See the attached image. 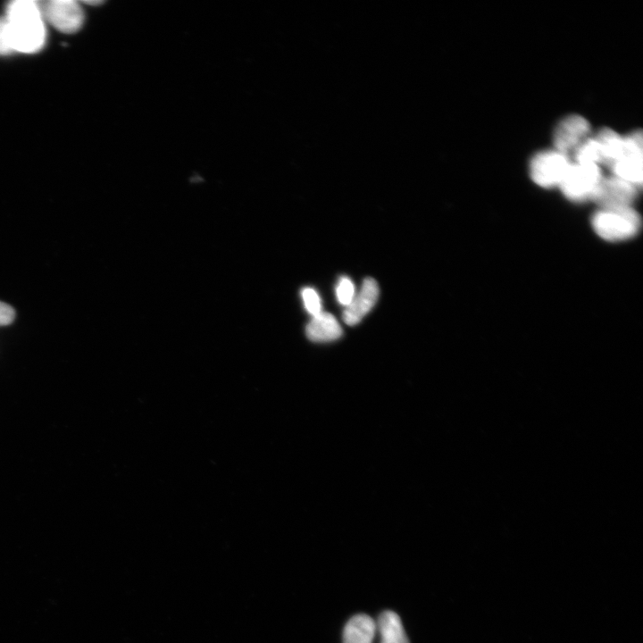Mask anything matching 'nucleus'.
Returning <instances> with one entry per match:
<instances>
[{
    "label": "nucleus",
    "instance_id": "f257e3e1",
    "mask_svg": "<svg viewBox=\"0 0 643 643\" xmlns=\"http://www.w3.org/2000/svg\"><path fill=\"white\" fill-rule=\"evenodd\" d=\"M5 19L13 51L35 53L42 48L46 29L43 13L38 3L30 0L10 3Z\"/></svg>",
    "mask_w": 643,
    "mask_h": 643
},
{
    "label": "nucleus",
    "instance_id": "f03ea898",
    "mask_svg": "<svg viewBox=\"0 0 643 643\" xmlns=\"http://www.w3.org/2000/svg\"><path fill=\"white\" fill-rule=\"evenodd\" d=\"M591 223L601 238L619 242L634 237L640 229L641 220L632 207L599 208L594 213Z\"/></svg>",
    "mask_w": 643,
    "mask_h": 643
},
{
    "label": "nucleus",
    "instance_id": "7ed1b4c3",
    "mask_svg": "<svg viewBox=\"0 0 643 643\" xmlns=\"http://www.w3.org/2000/svg\"><path fill=\"white\" fill-rule=\"evenodd\" d=\"M603 178L598 165L571 163L559 188L571 201L580 203L593 200Z\"/></svg>",
    "mask_w": 643,
    "mask_h": 643
},
{
    "label": "nucleus",
    "instance_id": "20e7f679",
    "mask_svg": "<svg viewBox=\"0 0 643 643\" xmlns=\"http://www.w3.org/2000/svg\"><path fill=\"white\" fill-rule=\"evenodd\" d=\"M571 161L567 154L556 150H543L530 161L529 172L535 184L541 188L559 187Z\"/></svg>",
    "mask_w": 643,
    "mask_h": 643
},
{
    "label": "nucleus",
    "instance_id": "39448f33",
    "mask_svg": "<svg viewBox=\"0 0 643 643\" xmlns=\"http://www.w3.org/2000/svg\"><path fill=\"white\" fill-rule=\"evenodd\" d=\"M613 175L637 188L642 184V134L635 131L623 137V149L610 166Z\"/></svg>",
    "mask_w": 643,
    "mask_h": 643
},
{
    "label": "nucleus",
    "instance_id": "423d86ee",
    "mask_svg": "<svg viewBox=\"0 0 643 643\" xmlns=\"http://www.w3.org/2000/svg\"><path fill=\"white\" fill-rule=\"evenodd\" d=\"M589 121L580 114H570L556 124L553 132L554 148L569 154L590 135Z\"/></svg>",
    "mask_w": 643,
    "mask_h": 643
},
{
    "label": "nucleus",
    "instance_id": "0eeeda50",
    "mask_svg": "<svg viewBox=\"0 0 643 643\" xmlns=\"http://www.w3.org/2000/svg\"><path fill=\"white\" fill-rule=\"evenodd\" d=\"M636 186L614 175L604 177L593 197L599 208L631 207L638 194Z\"/></svg>",
    "mask_w": 643,
    "mask_h": 643
},
{
    "label": "nucleus",
    "instance_id": "6e6552de",
    "mask_svg": "<svg viewBox=\"0 0 643 643\" xmlns=\"http://www.w3.org/2000/svg\"><path fill=\"white\" fill-rule=\"evenodd\" d=\"M47 21L63 33H73L82 25L84 15L80 5L72 0H51L42 11Z\"/></svg>",
    "mask_w": 643,
    "mask_h": 643
},
{
    "label": "nucleus",
    "instance_id": "1a4fd4ad",
    "mask_svg": "<svg viewBox=\"0 0 643 643\" xmlns=\"http://www.w3.org/2000/svg\"><path fill=\"white\" fill-rule=\"evenodd\" d=\"M379 286L372 278H366L356 296L346 306L343 320L346 324H357L374 306L379 296Z\"/></svg>",
    "mask_w": 643,
    "mask_h": 643
},
{
    "label": "nucleus",
    "instance_id": "9d476101",
    "mask_svg": "<svg viewBox=\"0 0 643 643\" xmlns=\"http://www.w3.org/2000/svg\"><path fill=\"white\" fill-rule=\"evenodd\" d=\"M341 335V326L330 313L321 312L314 315L306 326V336L313 342L332 341Z\"/></svg>",
    "mask_w": 643,
    "mask_h": 643
},
{
    "label": "nucleus",
    "instance_id": "9b49d317",
    "mask_svg": "<svg viewBox=\"0 0 643 643\" xmlns=\"http://www.w3.org/2000/svg\"><path fill=\"white\" fill-rule=\"evenodd\" d=\"M376 630L373 619L367 614H356L345 626L343 643H372Z\"/></svg>",
    "mask_w": 643,
    "mask_h": 643
},
{
    "label": "nucleus",
    "instance_id": "f8f14e48",
    "mask_svg": "<svg viewBox=\"0 0 643 643\" xmlns=\"http://www.w3.org/2000/svg\"><path fill=\"white\" fill-rule=\"evenodd\" d=\"M600 153L601 164L610 166L619 158L623 149V137L605 128L594 136Z\"/></svg>",
    "mask_w": 643,
    "mask_h": 643
},
{
    "label": "nucleus",
    "instance_id": "ddd939ff",
    "mask_svg": "<svg viewBox=\"0 0 643 643\" xmlns=\"http://www.w3.org/2000/svg\"><path fill=\"white\" fill-rule=\"evenodd\" d=\"M376 630L380 636V643H409L401 619L392 611L380 614L376 622Z\"/></svg>",
    "mask_w": 643,
    "mask_h": 643
},
{
    "label": "nucleus",
    "instance_id": "4468645a",
    "mask_svg": "<svg viewBox=\"0 0 643 643\" xmlns=\"http://www.w3.org/2000/svg\"><path fill=\"white\" fill-rule=\"evenodd\" d=\"M336 293L339 304L347 306L355 296V286L351 280L347 277L340 278Z\"/></svg>",
    "mask_w": 643,
    "mask_h": 643
},
{
    "label": "nucleus",
    "instance_id": "2eb2a0df",
    "mask_svg": "<svg viewBox=\"0 0 643 643\" xmlns=\"http://www.w3.org/2000/svg\"><path fill=\"white\" fill-rule=\"evenodd\" d=\"M305 307L313 316L322 312V305L317 292L312 288H305L302 292Z\"/></svg>",
    "mask_w": 643,
    "mask_h": 643
},
{
    "label": "nucleus",
    "instance_id": "dca6fc26",
    "mask_svg": "<svg viewBox=\"0 0 643 643\" xmlns=\"http://www.w3.org/2000/svg\"><path fill=\"white\" fill-rule=\"evenodd\" d=\"M13 50L8 23L5 18H0V54L5 55L10 54Z\"/></svg>",
    "mask_w": 643,
    "mask_h": 643
},
{
    "label": "nucleus",
    "instance_id": "f3484780",
    "mask_svg": "<svg viewBox=\"0 0 643 643\" xmlns=\"http://www.w3.org/2000/svg\"><path fill=\"white\" fill-rule=\"evenodd\" d=\"M14 316V310L7 304L0 302V326L10 324Z\"/></svg>",
    "mask_w": 643,
    "mask_h": 643
},
{
    "label": "nucleus",
    "instance_id": "a211bd4d",
    "mask_svg": "<svg viewBox=\"0 0 643 643\" xmlns=\"http://www.w3.org/2000/svg\"><path fill=\"white\" fill-rule=\"evenodd\" d=\"M88 4H100L101 1H87Z\"/></svg>",
    "mask_w": 643,
    "mask_h": 643
}]
</instances>
